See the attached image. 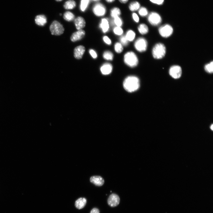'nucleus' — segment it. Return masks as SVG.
Listing matches in <instances>:
<instances>
[{"label":"nucleus","instance_id":"23","mask_svg":"<svg viewBox=\"0 0 213 213\" xmlns=\"http://www.w3.org/2000/svg\"><path fill=\"white\" fill-rule=\"evenodd\" d=\"M140 8V5L137 1H133L130 4L129 6V10L131 11H136Z\"/></svg>","mask_w":213,"mask_h":213},{"label":"nucleus","instance_id":"36","mask_svg":"<svg viewBox=\"0 0 213 213\" xmlns=\"http://www.w3.org/2000/svg\"><path fill=\"white\" fill-rule=\"evenodd\" d=\"M150 1L153 4L158 5L162 4L164 2V0H150Z\"/></svg>","mask_w":213,"mask_h":213},{"label":"nucleus","instance_id":"37","mask_svg":"<svg viewBox=\"0 0 213 213\" xmlns=\"http://www.w3.org/2000/svg\"><path fill=\"white\" fill-rule=\"evenodd\" d=\"M90 213H99V211L97 208H94L91 210Z\"/></svg>","mask_w":213,"mask_h":213},{"label":"nucleus","instance_id":"32","mask_svg":"<svg viewBox=\"0 0 213 213\" xmlns=\"http://www.w3.org/2000/svg\"><path fill=\"white\" fill-rule=\"evenodd\" d=\"M120 43L123 46H127L129 44V42L126 38L125 36L122 35L119 39Z\"/></svg>","mask_w":213,"mask_h":213},{"label":"nucleus","instance_id":"3","mask_svg":"<svg viewBox=\"0 0 213 213\" xmlns=\"http://www.w3.org/2000/svg\"><path fill=\"white\" fill-rule=\"evenodd\" d=\"M166 48L162 43L156 44L153 47L152 50V55L156 59H160L163 58L166 53Z\"/></svg>","mask_w":213,"mask_h":213},{"label":"nucleus","instance_id":"19","mask_svg":"<svg viewBox=\"0 0 213 213\" xmlns=\"http://www.w3.org/2000/svg\"><path fill=\"white\" fill-rule=\"evenodd\" d=\"M138 30L140 33L143 35L147 34L149 31L148 26L144 23L140 24L138 27Z\"/></svg>","mask_w":213,"mask_h":213},{"label":"nucleus","instance_id":"10","mask_svg":"<svg viewBox=\"0 0 213 213\" xmlns=\"http://www.w3.org/2000/svg\"><path fill=\"white\" fill-rule=\"evenodd\" d=\"M113 65L109 62L104 63L100 67V72L104 75H108L111 74L113 72Z\"/></svg>","mask_w":213,"mask_h":213},{"label":"nucleus","instance_id":"17","mask_svg":"<svg viewBox=\"0 0 213 213\" xmlns=\"http://www.w3.org/2000/svg\"><path fill=\"white\" fill-rule=\"evenodd\" d=\"M35 22L38 25L43 26L47 23V19L45 15H39L36 17Z\"/></svg>","mask_w":213,"mask_h":213},{"label":"nucleus","instance_id":"24","mask_svg":"<svg viewBox=\"0 0 213 213\" xmlns=\"http://www.w3.org/2000/svg\"><path fill=\"white\" fill-rule=\"evenodd\" d=\"M121 14L120 9L117 7L113 8L111 11V15L113 18L119 16Z\"/></svg>","mask_w":213,"mask_h":213},{"label":"nucleus","instance_id":"38","mask_svg":"<svg viewBox=\"0 0 213 213\" xmlns=\"http://www.w3.org/2000/svg\"><path fill=\"white\" fill-rule=\"evenodd\" d=\"M119 2L122 4H125L126 3L129 1V0H119Z\"/></svg>","mask_w":213,"mask_h":213},{"label":"nucleus","instance_id":"18","mask_svg":"<svg viewBox=\"0 0 213 213\" xmlns=\"http://www.w3.org/2000/svg\"><path fill=\"white\" fill-rule=\"evenodd\" d=\"M87 202V200L85 198H80L75 202V207L78 209H82L85 206Z\"/></svg>","mask_w":213,"mask_h":213},{"label":"nucleus","instance_id":"27","mask_svg":"<svg viewBox=\"0 0 213 213\" xmlns=\"http://www.w3.org/2000/svg\"><path fill=\"white\" fill-rule=\"evenodd\" d=\"M206 72L209 74H212L213 72V62L212 61L206 64L204 67Z\"/></svg>","mask_w":213,"mask_h":213},{"label":"nucleus","instance_id":"26","mask_svg":"<svg viewBox=\"0 0 213 213\" xmlns=\"http://www.w3.org/2000/svg\"><path fill=\"white\" fill-rule=\"evenodd\" d=\"M124 46L120 42L116 43L114 46L115 51L117 53H122L124 50Z\"/></svg>","mask_w":213,"mask_h":213},{"label":"nucleus","instance_id":"16","mask_svg":"<svg viewBox=\"0 0 213 213\" xmlns=\"http://www.w3.org/2000/svg\"><path fill=\"white\" fill-rule=\"evenodd\" d=\"M75 23L78 30L82 29L85 27L86 22L84 18L82 17H78L75 20Z\"/></svg>","mask_w":213,"mask_h":213},{"label":"nucleus","instance_id":"6","mask_svg":"<svg viewBox=\"0 0 213 213\" xmlns=\"http://www.w3.org/2000/svg\"><path fill=\"white\" fill-rule=\"evenodd\" d=\"M159 34L164 38H168L172 34L173 30L170 25L165 24L160 27L158 29Z\"/></svg>","mask_w":213,"mask_h":213},{"label":"nucleus","instance_id":"14","mask_svg":"<svg viewBox=\"0 0 213 213\" xmlns=\"http://www.w3.org/2000/svg\"><path fill=\"white\" fill-rule=\"evenodd\" d=\"M85 47L80 45L76 48L74 50V56L77 59H81L85 52Z\"/></svg>","mask_w":213,"mask_h":213},{"label":"nucleus","instance_id":"40","mask_svg":"<svg viewBox=\"0 0 213 213\" xmlns=\"http://www.w3.org/2000/svg\"><path fill=\"white\" fill-rule=\"evenodd\" d=\"M210 129L212 130H213V124H212L211 126H210Z\"/></svg>","mask_w":213,"mask_h":213},{"label":"nucleus","instance_id":"1","mask_svg":"<svg viewBox=\"0 0 213 213\" xmlns=\"http://www.w3.org/2000/svg\"><path fill=\"white\" fill-rule=\"evenodd\" d=\"M140 86V80L135 76H130L126 77L123 82L124 89L128 92H133L137 90Z\"/></svg>","mask_w":213,"mask_h":213},{"label":"nucleus","instance_id":"22","mask_svg":"<svg viewBox=\"0 0 213 213\" xmlns=\"http://www.w3.org/2000/svg\"><path fill=\"white\" fill-rule=\"evenodd\" d=\"M76 6V3L73 0H69L66 2L64 5L65 9L67 10H72Z\"/></svg>","mask_w":213,"mask_h":213},{"label":"nucleus","instance_id":"20","mask_svg":"<svg viewBox=\"0 0 213 213\" xmlns=\"http://www.w3.org/2000/svg\"><path fill=\"white\" fill-rule=\"evenodd\" d=\"M125 36L129 42L133 41L135 39L136 34L135 32L133 30H128L126 32Z\"/></svg>","mask_w":213,"mask_h":213},{"label":"nucleus","instance_id":"35","mask_svg":"<svg viewBox=\"0 0 213 213\" xmlns=\"http://www.w3.org/2000/svg\"><path fill=\"white\" fill-rule=\"evenodd\" d=\"M132 17L134 21L136 23H138L139 21V17L136 13H134L132 14Z\"/></svg>","mask_w":213,"mask_h":213},{"label":"nucleus","instance_id":"7","mask_svg":"<svg viewBox=\"0 0 213 213\" xmlns=\"http://www.w3.org/2000/svg\"><path fill=\"white\" fill-rule=\"evenodd\" d=\"M169 73L170 76L174 79H178L180 78L182 70L181 67L178 65H173L169 69Z\"/></svg>","mask_w":213,"mask_h":213},{"label":"nucleus","instance_id":"5","mask_svg":"<svg viewBox=\"0 0 213 213\" xmlns=\"http://www.w3.org/2000/svg\"><path fill=\"white\" fill-rule=\"evenodd\" d=\"M50 30L52 35H60L63 33L64 28L59 22L54 21L50 25Z\"/></svg>","mask_w":213,"mask_h":213},{"label":"nucleus","instance_id":"25","mask_svg":"<svg viewBox=\"0 0 213 213\" xmlns=\"http://www.w3.org/2000/svg\"><path fill=\"white\" fill-rule=\"evenodd\" d=\"M63 18L66 21H70L74 19L75 16L72 13L68 11L65 13L63 16Z\"/></svg>","mask_w":213,"mask_h":213},{"label":"nucleus","instance_id":"41","mask_svg":"<svg viewBox=\"0 0 213 213\" xmlns=\"http://www.w3.org/2000/svg\"><path fill=\"white\" fill-rule=\"evenodd\" d=\"M56 1H57L59 2L62 1V0H56Z\"/></svg>","mask_w":213,"mask_h":213},{"label":"nucleus","instance_id":"34","mask_svg":"<svg viewBox=\"0 0 213 213\" xmlns=\"http://www.w3.org/2000/svg\"><path fill=\"white\" fill-rule=\"evenodd\" d=\"M89 53L93 59H96L97 58V54L96 52L94 50L90 49L89 50Z\"/></svg>","mask_w":213,"mask_h":213},{"label":"nucleus","instance_id":"8","mask_svg":"<svg viewBox=\"0 0 213 213\" xmlns=\"http://www.w3.org/2000/svg\"><path fill=\"white\" fill-rule=\"evenodd\" d=\"M149 23L152 25L157 26L160 24L162 22V18L160 15L155 12L151 13L148 17Z\"/></svg>","mask_w":213,"mask_h":213},{"label":"nucleus","instance_id":"12","mask_svg":"<svg viewBox=\"0 0 213 213\" xmlns=\"http://www.w3.org/2000/svg\"><path fill=\"white\" fill-rule=\"evenodd\" d=\"M99 27L104 33H108L110 29V25L109 20L107 18H104L101 19L99 24Z\"/></svg>","mask_w":213,"mask_h":213},{"label":"nucleus","instance_id":"11","mask_svg":"<svg viewBox=\"0 0 213 213\" xmlns=\"http://www.w3.org/2000/svg\"><path fill=\"white\" fill-rule=\"evenodd\" d=\"M120 202V198L119 196L115 194L111 195L108 200L109 205L112 207L117 206L119 204Z\"/></svg>","mask_w":213,"mask_h":213},{"label":"nucleus","instance_id":"28","mask_svg":"<svg viewBox=\"0 0 213 213\" xmlns=\"http://www.w3.org/2000/svg\"><path fill=\"white\" fill-rule=\"evenodd\" d=\"M113 24L116 26L121 27L123 25V22L122 19L119 16L114 18Z\"/></svg>","mask_w":213,"mask_h":213},{"label":"nucleus","instance_id":"29","mask_svg":"<svg viewBox=\"0 0 213 213\" xmlns=\"http://www.w3.org/2000/svg\"><path fill=\"white\" fill-rule=\"evenodd\" d=\"M113 31L114 34L118 36H122L124 33V30L121 27H115Z\"/></svg>","mask_w":213,"mask_h":213},{"label":"nucleus","instance_id":"9","mask_svg":"<svg viewBox=\"0 0 213 213\" xmlns=\"http://www.w3.org/2000/svg\"><path fill=\"white\" fill-rule=\"evenodd\" d=\"M93 11L94 14L98 17L103 16L106 13V7L100 3L96 4L93 7Z\"/></svg>","mask_w":213,"mask_h":213},{"label":"nucleus","instance_id":"33","mask_svg":"<svg viewBox=\"0 0 213 213\" xmlns=\"http://www.w3.org/2000/svg\"><path fill=\"white\" fill-rule=\"evenodd\" d=\"M104 42L107 45H110L112 44V42L111 39L107 36H104L102 38Z\"/></svg>","mask_w":213,"mask_h":213},{"label":"nucleus","instance_id":"31","mask_svg":"<svg viewBox=\"0 0 213 213\" xmlns=\"http://www.w3.org/2000/svg\"><path fill=\"white\" fill-rule=\"evenodd\" d=\"M89 2V0H82L80 8L82 11H84L87 8Z\"/></svg>","mask_w":213,"mask_h":213},{"label":"nucleus","instance_id":"42","mask_svg":"<svg viewBox=\"0 0 213 213\" xmlns=\"http://www.w3.org/2000/svg\"><path fill=\"white\" fill-rule=\"evenodd\" d=\"M94 1H99V0H93Z\"/></svg>","mask_w":213,"mask_h":213},{"label":"nucleus","instance_id":"30","mask_svg":"<svg viewBox=\"0 0 213 213\" xmlns=\"http://www.w3.org/2000/svg\"><path fill=\"white\" fill-rule=\"evenodd\" d=\"M138 10V13L139 14L141 17H145L148 14V10L145 7H141Z\"/></svg>","mask_w":213,"mask_h":213},{"label":"nucleus","instance_id":"2","mask_svg":"<svg viewBox=\"0 0 213 213\" xmlns=\"http://www.w3.org/2000/svg\"><path fill=\"white\" fill-rule=\"evenodd\" d=\"M124 61L126 65L133 68L137 67L139 62L137 55L134 52L131 51H128L124 54Z\"/></svg>","mask_w":213,"mask_h":213},{"label":"nucleus","instance_id":"15","mask_svg":"<svg viewBox=\"0 0 213 213\" xmlns=\"http://www.w3.org/2000/svg\"><path fill=\"white\" fill-rule=\"evenodd\" d=\"M91 183L97 186H102L104 183V180L101 177L99 176H94L90 179Z\"/></svg>","mask_w":213,"mask_h":213},{"label":"nucleus","instance_id":"13","mask_svg":"<svg viewBox=\"0 0 213 213\" xmlns=\"http://www.w3.org/2000/svg\"><path fill=\"white\" fill-rule=\"evenodd\" d=\"M85 34V31L81 29L74 33L71 37V41L75 42L82 39L84 36Z\"/></svg>","mask_w":213,"mask_h":213},{"label":"nucleus","instance_id":"4","mask_svg":"<svg viewBox=\"0 0 213 213\" xmlns=\"http://www.w3.org/2000/svg\"><path fill=\"white\" fill-rule=\"evenodd\" d=\"M135 49L139 53L146 52L148 47V42L145 38L142 37L138 38L135 41L134 44Z\"/></svg>","mask_w":213,"mask_h":213},{"label":"nucleus","instance_id":"21","mask_svg":"<svg viewBox=\"0 0 213 213\" xmlns=\"http://www.w3.org/2000/svg\"><path fill=\"white\" fill-rule=\"evenodd\" d=\"M103 58L107 60L112 61L114 58V55L113 53L109 50L105 51L102 55Z\"/></svg>","mask_w":213,"mask_h":213},{"label":"nucleus","instance_id":"39","mask_svg":"<svg viewBox=\"0 0 213 213\" xmlns=\"http://www.w3.org/2000/svg\"><path fill=\"white\" fill-rule=\"evenodd\" d=\"M105 1L108 3H112L114 2L115 0H105Z\"/></svg>","mask_w":213,"mask_h":213}]
</instances>
